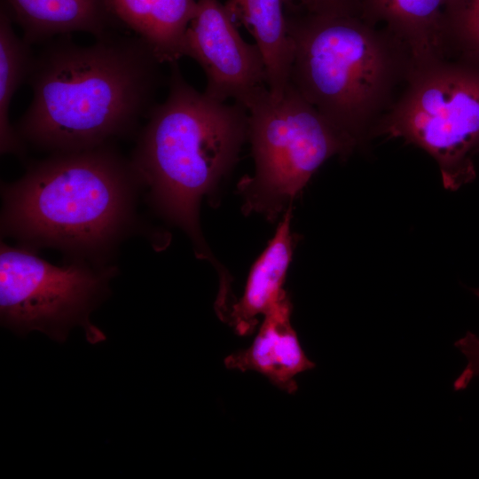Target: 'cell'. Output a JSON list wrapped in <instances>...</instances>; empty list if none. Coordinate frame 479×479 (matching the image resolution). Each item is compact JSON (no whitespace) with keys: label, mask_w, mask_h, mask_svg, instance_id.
<instances>
[{"label":"cell","mask_w":479,"mask_h":479,"mask_svg":"<svg viewBox=\"0 0 479 479\" xmlns=\"http://www.w3.org/2000/svg\"><path fill=\"white\" fill-rule=\"evenodd\" d=\"M381 135L426 151L446 189L471 181L479 153V67L445 59L412 68L402 95L372 130Z\"/></svg>","instance_id":"obj_5"},{"label":"cell","mask_w":479,"mask_h":479,"mask_svg":"<svg viewBox=\"0 0 479 479\" xmlns=\"http://www.w3.org/2000/svg\"><path fill=\"white\" fill-rule=\"evenodd\" d=\"M290 221L289 208L274 237L253 264L244 294L226 319L240 335L250 334L258 322L257 316L264 315L285 292L282 286L293 253Z\"/></svg>","instance_id":"obj_14"},{"label":"cell","mask_w":479,"mask_h":479,"mask_svg":"<svg viewBox=\"0 0 479 479\" xmlns=\"http://www.w3.org/2000/svg\"><path fill=\"white\" fill-rule=\"evenodd\" d=\"M475 294L479 297V290H475ZM454 346L467 359L466 367L453 384L455 390H460L467 388L473 378L479 376V338L475 334L467 332L454 343Z\"/></svg>","instance_id":"obj_17"},{"label":"cell","mask_w":479,"mask_h":479,"mask_svg":"<svg viewBox=\"0 0 479 479\" xmlns=\"http://www.w3.org/2000/svg\"><path fill=\"white\" fill-rule=\"evenodd\" d=\"M224 6L233 21L255 38L263 54L269 91L279 99L289 83L293 61L285 0H227Z\"/></svg>","instance_id":"obj_13"},{"label":"cell","mask_w":479,"mask_h":479,"mask_svg":"<svg viewBox=\"0 0 479 479\" xmlns=\"http://www.w3.org/2000/svg\"><path fill=\"white\" fill-rule=\"evenodd\" d=\"M451 0H357L360 15L397 38L412 68L447 59L445 13ZM411 68V69H412Z\"/></svg>","instance_id":"obj_10"},{"label":"cell","mask_w":479,"mask_h":479,"mask_svg":"<svg viewBox=\"0 0 479 479\" xmlns=\"http://www.w3.org/2000/svg\"><path fill=\"white\" fill-rule=\"evenodd\" d=\"M116 273V266L82 259L53 265L36 250L1 241V324L18 334L36 330L60 342L79 325L90 343L103 342L105 334L90 314L108 294Z\"/></svg>","instance_id":"obj_7"},{"label":"cell","mask_w":479,"mask_h":479,"mask_svg":"<svg viewBox=\"0 0 479 479\" xmlns=\"http://www.w3.org/2000/svg\"><path fill=\"white\" fill-rule=\"evenodd\" d=\"M291 83L356 146L392 105L411 71L404 45L359 11L287 14Z\"/></svg>","instance_id":"obj_4"},{"label":"cell","mask_w":479,"mask_h":479,"mask_svg":"<svg viewBox=\"0 0 479 479\" xmlns=\"http://www.w3.org/2000/svg\"><path fill=\"white\" fill-rule=\"evenodd\" d=\"M183 55L200 65L207 79L204 92L215 99H233L247 109L269 90L259 47L241 37L218 0H196L184 36Z\"/></svg>","instance_id":"obj_8"},{"label":"cell","mask_w":479,"mask_h":479,"mask_svg":"<svg viewBox=\"0 0 479 479\" xmlns=\"http://www.w3.org/2000/svg\"><path fill=\"white\" fill-rule=\"evenodd\" d=\"M168 94L139 132L131 164L160 213L180 226L207 257L198 223L200 198L237 161L248 137V110L193 88L177 61L169 64Z\"/></svg>","instance_id":"obj_3"},{"label":"cell","mask_w":479,"mask_h":479,"mask_svg":"<svg viewBox=\"0 0 479 479\" xmlns=\"http://www.w3.org/2000/svg\"><path fill=\"white\" fill-rule=\"evenodd\" d=\"M12 21L29 45L75 32L99 37L114 20L106 0H4Z\"/></svg>","instance_id":"obj_11"},{"label":"cell","mask_w":479,"mask_h":479,"mask_svg":"<svg viewBox=\"0 0 479 479\" xmlns=\"http://www.w3.org/2000/svg\"><path fill=\"white\" fill-rule=\"evenodd\" d=\"M114 20L143 40L162 64L184 57L185 30L196 0H106Z\"/></svg>","instance_id":"obj_12"},{"label":"cell","mask_w":479,"mask_h":479,"mask_svg":"<svg viewBox=\"0 0 479 479\" xmlns=\"http://www.w3.org/2000/svg\"><path fill=\"white\" fill-rule=\"evenodd\" d=\"M445 20L450 49L479 59V0H451Z\"/></svg>","instance_id":"obj_16"},{"label":"cell","mask_w":479,"mask_h":479,"mask_svg":"<svg viewBox=\"0 0 479 479\" xmlns=\"http://www.w3.org/2000/svg\"><path fill=\"white\" fill-rule=\"evenodd\" d=\"M139 184L109 143L52 153L3 188L2 233L36 251L102 263L132 226Z\"/></svg>","instance_id":"obj_2"},{"label":"cell","mask_w":479,"mask_h":479,"mask_svg":"<svg viewBox=\"0 0 479 479\" xmlns=\"http://www.w3.org/2000/svg\"><path fill=\"white\" fill-rule=\"evenodd\" d=\"M292 303L286 292L263 315L264 319L252 344L224 359L228 369L254 371L266 377L280 390L296 392L294 380L315 367L303 351L291 324Z\"/></svg>","instance_id":"obj_9"},{"label":"cell","mask_w":479,"mask_h":479,"mask_svg":"<svg viewBox=\"0 0 479 479\" xmlns=\"http://www.w3.org/2000/svg\"><path fill=\"white\" fill-rule=\"evenodd\" d=\"M33 57L31 45L20 38L2 4L0 11V149L1 153L20 154L24 143L10 122L9 112L18 88L27 80Z\"/></svg>","instance_id":"obj_15"},{"label":"cell","mask_w":479,"mask_h":479,"mask_svg":"<svg viewBox=\"0 0 479 479\" xmlns=\"http://www.w3.org/2000/svg\"><path fill=\"white\" fill-rule=\"evenodd\" d=\"M285 5L307 13L358 11L357 0H285Z\"/></svg>","instance_id":"obj_18"},{"label":"cell","mask_w":479,"mask_h":479,"mask_svg":"<svg viewBox=\"0 0 479 479\" xmlns=\"http://www.w3.org/2000/svg\"><path fill=\"white\" fill-rule=\"evenodd\" d=\"M43 43L26 80L32 100L14 126L23 143L52 153L97 147L135 133L157 104L163 64L137 35Z\"/></svg>","instance_id":"obj_1"},{"label":"cell","mask_w":479,"mask_h":479,"mask_svg":"<svg viewBox=\"0 0 479 479\" xmlns=\"http://www.w3.org/2000/svg\"><path fill=\"white\" fill-rule=\"evenodd\" d=\"M255 173L241 182L251 208L275 216L334 155L356 145L288 83L274 99L269 90L247 107Z\"/></svg>","instance_id":"obj_6"}]
</instances>
